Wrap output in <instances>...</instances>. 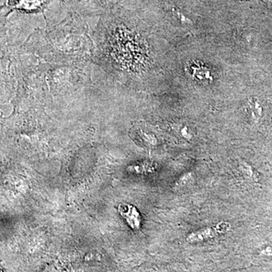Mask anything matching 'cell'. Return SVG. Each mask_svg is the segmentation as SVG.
Returning <instances> with one entry per match:
<instances>
[{"label": "cell", "instance_id": "1", "mask_svg": "<svg viewBox=\"0 0 272 272\" xmlns=\"http://www.w3.org/2000/svg\"><path fill=\"white\" fill-rule=\"evenodd\" d=\"M230 225L226 222L218 223L215 226L204 228L188 234L186 237V241L189 243H196L211 240L219 234L226 233L230 230Z\"/></svg>", "mask_w": 272, "mask_h": 272}, {"label": "cell", "instance_id": "2", "mask_svg": "<svg viewBox=\"0 0 272 272\" xmlns=\"http://www.w3.org/2000/svg\"><path fill=\"white\" fill-rule=\"evenodd\" d=\"M118 212L126 224L132 230L138 231L141 229L142 218L141 213L134 205L122 203L118 206Z\"/></svg>", "mask_w": 272, "mask_h": 272}, {"label": "cell", "instance_id": "3", "mask_svg": "<svg viewBox=\"0 0 272 272\" xmlns=\"http://www.w3.org/2000/svg\"><path fill=\"white\" fill-rule=\"evenodd\" d=\"M157 170V165L155 162L144 160V161L131 164L127 167V172L134 175H149L153 174Z\"/></svg>", "mask_w": 272, "mask_h": 272}, {"label": "cell", "instance_id": "4", "mask_svg": "<svg viewBox=\"0 0 272 272\" xmlns=\"http://www.w3.org/2000/svg\"><path fill=\"white\" fill-rule=\"evenodd\" d=\"M248 110H249L251 119L255 122H258L262 117L263 109L257 99L252 97L248 101Z\"/></svg>", "mask_w": 272, "mask_h": 272}, {"label": "cell", "instance_id": "5", "mask_svg": "<svg viewBox=\"0 0 272 272\" xmlns=\"http://www.w3.org/2000/svg\"><path fill=\"white\" fill-rule=\"evenodd\" d=\"M239 167H240L242 174L246 179H251L253 182H258L259 181V174L255 171L253 166L250 165L249 163H246V162L241 161L239 163Z\"/></svg>", "mask_w": 272, "mask_h": 272}, {"label": "cell", "instance_id": "6", "mask_svg": "<svg viewBox=\"0 0 272 272\" xmlns=\"http://www.w3.org/2000/svg\"><path fill=\"white\" fill-rule=\"evenodd\" d=\"M194 182V175L193 172H188L184 174L176 182L175 188L178 189L187 188Z\"/></svg>", "mask_w": 272, "mask_h": 272}, {"label": "cell", "instance_id": "7", "mask_svg": "<svg viewBox=\"0 0 272 272\" xmlns=\"http://www.w3.org/2000/svg\"><path fill=\"white\" fill-rule=\"evenodd\" d=\"M259 255L265 257H272V244L267 245L259 251Z\"/></svg>", "mask_w": 272, "mask_h": 272}, {"label": "cell", "instance_id": "8", "mask_svg": "<svg viewBox=\"0 0 272 272\" xmlns=\"http://www.w3.org/2000/svg\"><path fill=\"white\" fill-rule=\"evenodd\" d=\"M176 15L179 16V18H180V20H182V21H185V23H191V20L188 19V18H187L186 17L184 16L183 15H182L181 12H176Z\"/></svg>", "mask_w": 272, "mask_h": 272}, {"label": "cell", "instance_id": "9", "mask_svg": "<svg viewBox=\"0 0 272 272\" xmlns=\"http://www.w3.org/2000/svg\"><path fill=\"white\" fill-rule=\"evenodd\" d=\"M265 3H268V4H270V3H272V0H263Z\"/></svg>", "mask_w": 272, "mask_h": 272}, {"label": "cell", "instance_id": "10", "mask_svg": "<svg viewBox=\"0 0 272 272\" xmlns=\"http://www.w3.org/2000/svg\"><path fill=\"white\" fill-rule=\"evenodd\" d=\"M221 272H231L230 270H226V271H221Z\"/></svg>", "mask_w": 272, "mask_h": 272}]
</instances>
